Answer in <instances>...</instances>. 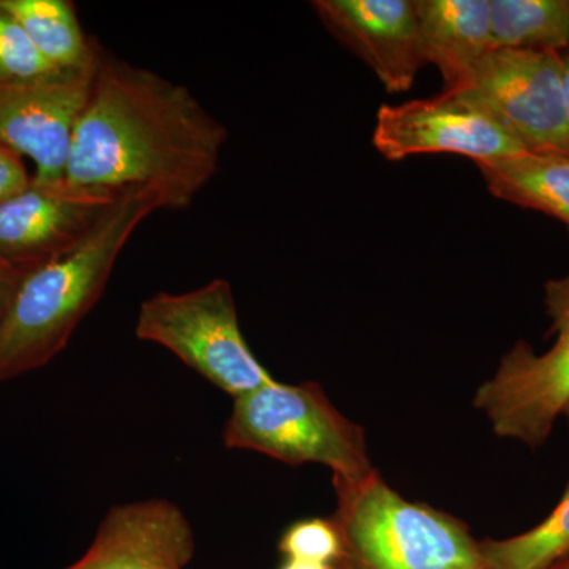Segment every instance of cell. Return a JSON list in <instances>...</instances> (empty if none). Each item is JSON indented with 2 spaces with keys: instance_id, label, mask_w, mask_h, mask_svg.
<instances>
[{
  "instance_id": "cell-15",
  "label": "cell",
  "mask_w": 569,
  "mask_h": 569,
  "mask_svg": "<svg viewBox=\"0 0 569 569\" xmlns=\"http://www.w3.org/2000/svg\"><path fill=\"white\" fill-rule=\"evenodd\" d=\"M28 33L40 54L66 74L96 70L102 47L82 29L69 0H0Z\"/></svg>"
},
{
  "instance_id": "cell-16",
  "label": "cell",
  "mask_w": 569,
  "mask_h": 569,
  "mask_svg": "<svg viewBox=\"0 0 569 569\" xmlns=\"http://www.w3.org/2000/svg\"><path fill=\"white\" fill-rule=\"evenodd\" d=\"M493 50L560 52L569 47V0H490Z\"/></svg>"
},
{
  "instance_id": "cell-13",
  "label": "cell",
  "mask_w": 569,
  "mask_h": 569,
  "mask_svg": "<svg viewBox=\"0 0 569 569\" xmlns=\"http://www.w3.org/2000/svg\"><path fill=\"white\" fill-rule=\"evenodd\" d=\"M415 11L425 62L440 70L445 91L463 88L493 50L490 0H415Z\"/></svg>"
},
{
  "instance_id": "cell-23",
  "label": "cell",
  "mask_w": 569,
  "mask_h": 569,
  "mask_svg": "<svg viewBox=\"0 0 569 569\" xmlns=\"http://www.w3.org/2000/svg\"><path fill=\"white\" fill-rule=\"evenodd\" d=\"M279 569H332L331 565L312 563V561L284 559Z\"/></svg>"
},
{
  "instance_id": "cell-24",
  "label": "cell",
  "mask_w": 569,
  "mask_h": 569,
  "mask_svg": "<svg viewBox=\"0 0 569 569\" xmlns=\"http://www.w3.org/2000/svg\"><path fill=\"white\" fill-rule=\"evenodd\" d=\"M553 569H569V559L565 560L563 563H560L559 567H556Z\"/></svg>"
},
{
  "instance_id": "cell-25",
  "label": "cell",
  "mask_w": 569,
  "mask_h": 569,
  "mask_svg": "<svg viewBox=\"0 0 569 569\" xmlns=\"http://www.w3.org/2000/svg\"><path fill=\"white\" fill-rule=\"evenodd\" d=\"M561 417L567 418V421L569 422V402L568 406L565 407L563 415H561Z\"/></svg>"
},
{
  "instance_id": "cell-14",
  "label": "cell",
  "mask_w": 569,
  "mask_h": 569,
  "mask_svg": "<svg viewBox=\"0 0 569 569\" xmlns=\"http://www.w3.org/2000/svg\"><path fill=\"white\" fill-rule=\"evenodd\" d=\"M477 167L498 200L553 217L569 231L568 153L529 151Z\"/></svg>"
},
{
  "instance_id": "cell-11",
  "label": "cell",
  "mask_w": 569,
  "mask_h": 569,
  "mask_svg": "<svg viewBox=\"0 0 569 569\" xmlns=\"http://www.w3.org/2000/svg\"><path fill=\"white\" fill-rule=\"evenodd\" d=\"M192 523L164 498L108 509L80 559L61 569H186L193 559Z\"/></svg>"
},
{
  "instance_id": "cell-10",
  "label": "cell",
  "mask_w": 569,
  "mask_h": 569,
  "mask_svg": "<svg viewBox=\"0 0 569 569\" xmlns=\"http://www.w3.org/2000/svg\"><path fill=\"white\" fill-rule=\"evenodd\" d=\"M112 203L63 182L32 181L0 203V261L28 272L54 260L80 244Z\"/></svg>"
},
{
  "instance_id": "cell-3",
  "label": "cell",
  "mask_w": 569,
  "mask_h": 569,
  "mask_svg": "<svg viewBox=\"0 0 569 569\" xmlns=\"http://www.w3.org/2000/svg\"><path fill=\"white\" fill-rule=\"evenodd\" d=\"M332 485V520L342 538L332 569H482L479 541L462 520L406 500L378 471Z\"/></svg>"
},
{
  "instance_id": "cell-5",
  "label": "cell",
  "mask_w": 569,
  "mask_h": 569,
  "mask_svg": "<svg viewBox=\"0 0 569 569\" xmlns=\"http://www.w3.org/2000/svg\"><path fill=\"white\" fill-rule=\"evenodd\" d=\"M134 335L170 351L233 399L274 380L247 343L233 290L223 279L183 293L152 295L141 302Z\"/></svg>"
},
{
  "instance_id": "cell-20",
  "label": "cell",
  "mask_w": 569,
  "mask_h": 569,
  "mask_svg": "<svg viewBox=\"0 0 569 569\" xmlns=\"http://www.w3.org/2000/svg\"><path fill=\"white\" fill-rule=\"evenodd\" d=\"M32 183L20 156L0 146V203L17 197Z\"/></svg>"
},
{
  "instance_id": "cell-6",
  "label": "cell",
  "mask_w": 569,
  "mask_h": 569,
  "mask_svg": "<svg viewBox=\"0 0 569 569\" xmlns=\"http://www.w3.org/2000/svg\"><path fill=\"white\" fill-rule=\"evenodd\" d=\"M545 305L553 346L538 355L519 340L475 396L498 437L533 449L546 443L569 402V274L546 283Z\"/></svg>"
},
{
  "instance_id": "cell-9",
  "label": "cell",
  "mask_w": 569,
  "mask_h": 569,
  "mask_svg": "<svg viewBox=\"0 0 569 569\" xmlns=\"http://www.w3.org/2000/svg\"><path fill=\"white\" fill-rule=\"evenodd\" d=\"M92 74L0 84V146L36 163L33 182H62L71 134L88 99Z\"/></svg>"
},
{
  "instance_id": "cell-21",
  "label": "cell",
  "mask_w": 569,
  "mask_h": 569,
  "mask_svg": "<svg viewBox=\"0 0 569 569\" xmlns=\"http://www.w3.org/2000/svg\"><path fill=\"white\" fill-rule=\"evenodd\" d=\"M22 274H24V272L18 271V269L11 268V266L0 261V323H2V318L6 316L11 295H13L14 288H17L18 282H20Z\"/></svg>"
},
{
  "instance_id": "cell-17",
  "label": "cell",
  "mask_w": 569,
  "mask_h": 569,
  "mask_svg": "<svg viewBox=\"0 0 569 569\" xmlns=\"http://www.w3.org/2000/svg\"><path fill=\"white\" fill-rule=\"evenodd\" d=\"M482 569H553L569 559V482L548 518L518 537L479 541Z\"/></svg>"
},
{
  "instance_id": "cell-7",
  "label": "cell",
  "mask_w": 569,
  "mask_h": 569,
  "mask_svg": "<svg viewBox=\"0 0 569 569\" xmlns=\"http://www.w3.org/2000/svg\"><path fill=\"white\" fill-rule=\"evenodd\" d=\"M372 141L391 162L421 153H458L481 163L529 152L468 88L402 104H381Z\"/></svg>"
},
{
  "instance_id": "cell-18",
  "label": "cell",
  "mask_w": 569,
  "mask_h": 569,
  "mask_svg": "<svg viewBox=\"0 0 569 569\" xmlns=\"http://www.w3.org/2000/svg\"><path fill=\"white\" fill-rule=\"evenodd\" d=\"M63 77L73 74L56 70L33 47L20 22L0 6V84H36Z\"/></svg>"
},
{
  "instance_id": "cell-19",
  "label": "cell",
  "mask_w": 569,
  "mask_h": 569,
  "mask_svg": "<svg viewBox=\"0 0 569 569\" xmlns=\"http://www.w3.org/2000/svg\"><path fill=\"white\" fill-rule=\"evenodd\" d=\"M277 548L284 559L332 567L342 553V538L332 518L301 519L283 531Z\"/></svg>"
},
{
  "instance_id": "cell-2",
  "label": "cell",
  "mask_w": 569,
  "mask_h": 569,
  "mask_svg": "<svg viewBox=\"0 0 569 569\" xmlns=\"http://www.w3.org/2000/svg\"><path fill=\"white\" fill-rule=\"evenodd\" d=\"M157 211L153 194L126 193L80 244L21 276L0 323V381L40 369L61 353L102 299L127 242Z\"/></svg>"
},
{
  "instance_id": "cell-4",
  "label": "cell",
  "mask_w": 569,
  "mask_h": 569,
  "mask_svg": "<svg viewBox=\"0 0 569 569\" xmlns=\"http://www.w3.org/2000/svg\"><path fill=\"white\" fill-rule=\"evenodd\" d=\"M230 449L260 452L287 466L317 463L332 479L365 481L376 473L365 429L337 410L313 381L287 385L274 380L234 399L223 427Z\"/></svg>"
},
{
  "instance_id": "cell-22",
  "label": "cell",
  "mask_w": 569,
  "mask_h": 569,
  "mask_svg": "<svg viewBox=\"0 0 569 569\" xmlns=\"http://www.w3.org/2000/svg\"><path fill=\"white\" fill-rule=\"evenodd\" d=\"M561 70H563L565 100H567V116L569 126V47L560 52Z\"/></svg>"
},
{
  "instance_id": "cell-8",
  "label": "cell",
  "mask_w": 569,
  "mask_h": 569,
  "mask_svg": "<svg viewBox=\"0 0 569 569\" xmlns=\"http://www.w3.org/2000/svg\"><path fill=\"white\" fill-rule=\"evenodd\" d=\"M463 88L530 152L569 156V126L559 52L492 50Z\"/></svg>"
},
{
  "instance_id": "cell-12",
  "label": "cell",
  "mask_w": 569,
  "mask_h": 569,
  "mask_svg": "<svg viewBox=\"0 0 569 569\" xmlns=\"http://www.w3.org/2000/svg\"><path fill=\"white\" fill-rule=\"evenodd\" d=\"M318 18L388 92H407L422 66L415 0H317Z\"/></svg>"
},
{
  "instance_id": "cell-1",
  "label": "cell",
  "mask_w": 569,
  "mask_h": 569,
  "mask_svg": "<svg viewBox=\"0 0 569 569\" xmlns=\"http://www.w3.org/2000/svg\"><path fill=\"white\" fill-rule=\"evenodd\" d=\"M227 140L189 88L102 48L62 182L110 203L140 190L160 211H187L216 178Z\"/></svg>"
}]
</instances>
